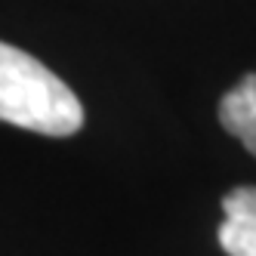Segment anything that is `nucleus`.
<instances>
[{"instance_id": "obj_1", "label": "nucleus", "mask_w": 256, "mask_h": 256, "mask_svg": "<svg viewBox=\"0 0 256 256\" xmlns=\"http://www.w3.org/2000/svg\"><path fill=\"white\" fill-rule=\"evenodd\" d=\"M0 120L40 136H74L84 105L44 62L0 40Z\"/></svg>"}, {"instance_id": "obj_2", "label": "nucleus", "mask_w": 256, "mask_h": 256, "mask_svg": "<svg viewBox=\"0 0 256 256\" xmlns=\"http://www.w3.org/2000/svg\"><path fill=\"white\" fill-rule=\"evenodd\" d=\"M219 247L228 256H256V188L241 186L222 198Z\"/></svg>"}, {"instance_id": "obj_3", "label": "nucleus", "mask_w": 256, "mask_h": 256, "mask_svg": "<svg viewBox=\"0 0 256 256\" xmlns=\"http://www.w3.org/2000/svg\"><path fill=\"white\" fill-rule=\"evenodd\" d=\"M219 120L226 130L256 154V74H247L219 102Z\"/></svg>"}]
</instances>
